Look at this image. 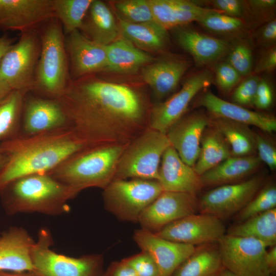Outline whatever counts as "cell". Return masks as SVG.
Segmentation results:
<instances>
[{
	"label": "cell",
	"mask_w": 276,
	"mask_h": 276,
	"mask_svg": "<svg viewBox=\"0 0 276 276\" xmlns=\"http://www.w3.org/2000/svg\"><path fill=\"white\" fill-rule=\"evenodd\" d=\"M57 99L87 148L127 145L149 128L152 107L128 85L87 76L70 80Z\"/></svg>",
	"instance_id": "cell-1"
},
{
	"label": "cell",
	"mask_w": 276,
	"mask_h": 276,
	"mask_svg": "<svg viewBox=\"0 0 276 276\" xmlns=\"http://www.w3.org/2000/svg\"><path fill=\"white\" fill-rule=\"evenodd\" d=\"M86 148L71 127L33 135L19 134L1 142L0 150L7 160L0 172V192L20 177L50 172Z\"/></svg>",
	"instance_id": "cell-2"
},
{
	"label": "cell",
	"mask_w": 276,
	"mask_h": 276,
	"mask_svg": "<svg viewBox=\"0 0 276 276\" xmlns=\"http://www.w3.org/2000/svg\"><path fill=\"white\" fill-rule=\"evenodd\" d=\"M0 195L3 208L9 215L22 213L61 215L68 211L67 201L77 196L48 173L18 178L8 185Z\"/></svg>",
	"instance_id": "cell-3"
},
{
	"label": "cell",
	"mask_w": 276,
	"mask_h": 276,
	"mask_svg": "<svg viewBox=\"0 0 276 276\" xmlns=\"http://www.w3.org/2000/svg\"><path fill=\"white\" fill-rule=\"evenodd\" d=\"M127 145L84 148L48 174L68 187L77 195L87 188L104 189L113 180L119 160Z\"/></svg>",
	"instance_id": "cell-4"
},
{
	"label": "cell",
	"mask_w": 276,
	"mask_h": 276,
	"mask_svg": "<svg viewBox=\"0 0 276 276\" xmlns=\"http://www.w3.org/2000/svg\"><path fill=\"white\" fill-rule=\"evenodd\" d=\"M50 21L40 37L34 89L47 98L58 99L70 81L67 54L61 24L55 17Z\"/></svg>",
	"instance_id": "cell-5"
},
{
	"label": "cell",
	"mask_w": 276,
	"mask_h": 276,
	"mask_svg": "<svg viewBox=\"0 0 276 276\" xmlns=\"http://www.w3.org/2000/svg\"><path fill=\"white\" fill-rule=\"evenodd\" d=\"M53 240L47 228L40 230L31 250L33 272L39 276H102L104 270L101 254L79 258L56 252L50 248Z\"/></svg>",
	"instance_id": "cell-6"
},
{
	"label": "cell",
	"mask_w": 276,
	"mask_h": 276,
	"mask_svg": "<svg viewBox=\"0 0 276 276\" xmlns=\"http://www.w3.org/2000/svg\"><path fill=\"white\" fill-rule=\"evenodd\" d=\"M170 146L166 134L148 128L126 147L119 160L113 180L158 181L162 157Z\"/></svg>",
	"instance_id": "cell-7"
},
{
	"label": "cell",
	"mask_w": 276,
	"mask_h": 276,
	"mask_svg": "<svg viewBox=\"0 0 276 276\" xmlns=\"http://www.w3.org/2000/svg\"><path fill=\"white\" fill-rule=\"evenodd\" d=\"M103 190L105 209L121 221L133 222L164 191L157 180L138 178L115 179Z\"/></svg>",
	"instance_id": "cell-8"
},
{
	"label": "cell",
	"mask_w": 276,
	"mask_h": 276,
	"mask_svg": "<svg viewBox=\"0 0 276 276\" xmlns=\"http://www.w3.org/2000/svg\"><path fill=\"white\" fill-rule=\"evenodd\" d=\"M40 51V40L33 30L23 32L0 62V80L12 90L34 89Z\"/></svg>",
	"instance_id": "cell-9"
},
{
	"label": "cell",
	"mask_w": 276,
	"mask_h": 276,
	"mask_svg": "<svg viewBox=\"0 0 276 276\" xmlns=\"http://www.w3.org/2000/svg\"><path fill=\"white\" fill-rule=\"evenodd\" d=\"M217 243L223 268L238 276H272L265 262L267 246L261 241L225 234Z\"/></svg>",
	"instance_id": "cell-10"
},
{
	"label": "cell",
	"mask_w": 276,
	"mask_h": 276,
	"mask_svg": "<svg viewBox=\"0 0 276 276\" xmlns=\"http://www.w3.org/2000/svg\"><path fill=\"white\" fill-rule=\"evenodd\" d=\"M213 82V73L208 69L191 75L178 91L166 101L152 106L149 128L166 134L171 127L185 115L193 98Z\"/></svg>",
	"instance_id": "cell-11"
},
{
	"label": "cell",
	"mask_w": 276,
	"mask_h": 276,
	"mask_svg": "<svg viewBox=\"0 0 276 276\" xmlns=\"http://www.w3.org/2000/svg\"><path fill=\"white\" fill-rule=\"evenodd\" d=\"M263 180L262 176H256L243 181L217 186L198 200L199 210L221 219L238 213L259 191Z\"/></svg>",
	"instance_id": "cell-12"
},
{
	"label": "cell",
	"mask_w": 276,
	"mask_h": 276,
	"mask_svg": "<svg viewBox=\"0 0 276 276\" xmlns=\"http://www.w3.org/2000/svg\"><path fill=\"white\" fill-rule=\"evenodd\" d=\"M225 231L221 219L209 214L196 213L175 221L154 233L167 240L195 246L217 243Z\"/></svg>",
	"instance_id": "cell-13"
},
{
	"label": "cell",
	"mask_w": 276,
	"mask_h": 276,
	"mask_svg": "<svg viewBox=\"0 0 276 276\" xmlns=\"http://www.w3.org/2000/svg\"><path fill=\"white\" fill-rule=\"evenodd\" d=\"M199 210L196 195L163 191L141 214L142 228L156 233L167 225Z\"/></svg>",
	"instance_id": "cell-14"
},
{
	"label": "cell",
	"mask_w": 276,
	"mask_h": 276,
	"mask_svg": "<svg viewBox=\"0 0 276 276\" xmlns=\"http://www.w3.org/2000/svg\"><path fill=\"white\" fill-rule=\"evenodd\" d=\"M21 126V135H33L70 127L71 125L58 99L32 97L25 99Z\"/></svg>",
	"instance_id": "cell-15"
},
{
	"label": "cell",
	"mask_w": 276,
	"mask_h": 276,
	"mask_svg": "<svg viewBox=\"0 0 276 276\" xmlns=\"http://www.w3.org/2000/svg\"><path fill=\"white\" fill-rule=\"evenodd\" d=\"M133 237L141 250L154 259L160 276H172L196 249L194 245L167 240L142 228L135 231Z\"/></svg>",
	"instance_id": "cell-16"
},
{
	"label": "cell",
	"mask_w": 276,
	"mask_h": 276,
	"mask_svg": "<svg viewBox=\"0 0 276 276\" xmlns=\"http://www.w3.org/2000/svg\"><path fill=\"white\" fill-rule=\"evenodd\" d=\"M64 42L70 58L72 80L106 71V46L88 38L79 30L67 34Z\"/></svg>",
	"instance_id": "cell-17"
},
{
	"label": "cell",
	"mask_w": 276,
	"mask_h": 276,
	"mask_svg": "<svg viewBox=\"0 0 276 276\" xmlns=\"http://www.w3.org/2000/svg\"><path fill=\"white\" fill-rule=\"evenodd\" d=\"M54 17L53 0H0V28L22 33Z\"/></svg>",
	"instance_id": "cell-18"
},
{
	"label": "cell",
	"mask_w": 276,
	"mask_h": 276,
	"mask_svg": "<svg viewBox=\"0 0 276 276\" xmlns=\"http://www.w3.org/2000/svg\"><path fill=\"white\" fill-rule=\"evenodd\" d=\"M210 123L211 118L205 114L194 111L184 115L166 133L171 146L191 167L198 159L203 133Z\"/></svg>",
	"instance_id": "cell-19"
},
{
	"label": "cell",
	"mask_w": 276,
	"mask_h": 276,
	"mask_svg": "<svg viewBox=\"0 0 276 276\" xmlns=\"http://www.w3.org/2000/svg\"><path fill=\"white\" fill-rule=\"evenodd\" d=\"M184 26L174 28L175 38L180 47L192 57L196 65L206 66L226 56L231 42Z\"/></svg>",
	"instance_id": "cell-20"
},
{
	"label": "cell",
	"mask_w": 276,
	"mask_h": 276,
	"mask_svg": "<svg viewBox=\"0 0 276 276\" xmlns=\"http://www.w3.org/2000/svg\"><path fill=\"white\" fill-rule=\"evenodd\" d=\"M158 181L164 191L196 195L203 187L200 176L180 158L171 146L162 157Z\"/></svg>",
	"instance_id": "cell-21"
},
{
	"label": "cell",
	"mask_w": 276,
	"mask_h": 276,
	"mask_svg": "<svg viewBox=\"0 0 276 276\" xmlns=\"http://www.w3.org/2000/svg\"><path fill=\"white\" fill-rule=\"evenodd\" d=\"M35 241L26 229L12 226L0 236V271L33 272L31 250Z\"/></svg>",
	"instance_id": "cell-22"
},
{
	"label": "cell",
	"mask_w": 276,
	"mask_h": 276,
	"mask_svg": "<svg viewBox=\"0 0 276 276\" xmlns=\"http://www.w3.org/2000/svg\"><path fill=\"white\" fill-rule=\"evenodd\" d=\"M197 104L205 108L214 118H222L255 126L268 133L276 130V119L273 116L225 101L210 91L201 96Z\"/></svg>",
	"instance_id": "cell-23"
},
{
	"label": "cell",
	"mask_w": 276,
	"mask_h": 276,
	"mask_svg": "<svg viewBox=\"0 0 276 276\" xmlns=\"http://www.w3.org/2000/svg\"><path fill=\"white\" fill-rule=\"evenodd\" d=\"M190 66V62L185 59L166 57L143 67L142 77L155 98L162 100L175 90Z\"/></svg>",
	"instance_id": "cell-24"
},
{
	"label": "cell",
	"mask_w": 276,
	"mask_h": 276,
	"mask_svg": "<svg viewBox=\"0 0 276 276\" xmlns=\"http://www.w3.org/2000/svg\"><path fill=\"white\" fill-rule=\"evenodd\" d=\"M155 21L167 29L197 21L213 9L189 0H149Z\"/></svg>",
	"instance_id": "cell-25"
},
{
	"label": "cell",
	"mask_w": 276,
	"mask_h": 276,
	"mask_svg": "<svg viewBox=\"0 0 276 276\" xmlns=\"http://www.w3.org/2000/svg\"><path fill=\"white\" fill-rule=\"evenodd\" d=\"M80 30L88 38L106 46L118 39V22L108 6L103 2L93 0Z\"/></svg>",
	"instance_id": "cell-26"
},
{
	"label": "cell",
	"mask_w": 276,
	"mask_h": 276,
	"mask_svg": "<svg viewBox=\"0 0 276 276\" xmlns=\"http://www.w3.org/2000/svg\"><path fill=\"white\" fill-rule=\"evenodd\" d=\"M258 155L231 156L200 175L204 186H219L238 182L261 165Z\"/></svg>",
	"instance_id": "cell-27"
},
{
	"label": "cell",
	"mask_w": 276,
	"mask_h": 276,
	"mask_svg": "<svg viewBox=\"0 0 276 276\" xmlns=\"http://www.w3.org/2000/svg\"><path fill=\"white\" fill-rule=\"evenodd\" d=\"M106 48L107 60L106 71L107 72L132 74L154 61L151 55L122 36Z\"/></svg>",
	"instance_id": "cell-28"
},
{
	"label": "cell",
	"mask_w": 276,
	"mask_h": 276,
	"mask_svg": "<svg viewBox=\"0 0 276 276\" xmlns=\"http://www.w3.org/2000/svg\"><path fill=\"white\" fill-rule=\"evenodd\" d=\"M118 19L120 35L139 49L159 52L168 47V31L156 21L135 24Z\"/></svg>",
	"instance_id": "cell-29"
},
{
	"label": "cell",
	"mask_w": 276,
	"mask_h": 276,
	"mask_svg": "<svg viewBox=\"0 0 276 276\" xmlns=\"http://www.w3.org/2000/svg\"><path fill=\"white\" fill-rule=\"evenodd\" d=\"M231 156L229 144L211 122L201 137L199 156L193 167L195 171L200 176Z\"/></svg>",
	"instance_id": "cell-30"
},
{
	"label": "cell",
	"mask_w": 276,
	"mask_h": 276,
	"mask_svg": "<svg viewBox=\"0 0 276 276\" xmlns=\"http://www.w3.org/2000/svg\"><path fill=\"white\" fill-rule=\"evenodd\" d=\"M227 234L251 238L263 242L267 247L276 244V208L250 217L230 227Z\"/></svg>",
	"instance_id": "cell-31"
},
{
	"label": "cell",
	"mask_w": 276,
	"mask_h": 276,
	"mask_svg": "<svg viewBox=\"0 0 276 276\" xmlns=\"http://www.w3.org/2000/svg\"><path fill=\"white\" fill-rule=\"evenodd\" d=\"M211 122L227 142L232 156L255 155L257 150L255 132L248 125L222 118L213 117Z\"/></svg>",
	"instance_id": "cell-32"
},
{
	"label": "cell",
	"mask_w": 276,
	"mask_h": 276,
	"mask_svg": "<svg viewBox=\"0 0 276 276\" xmlns=\"http://www.w3.org/2000/svg\"><path fill=\"white\" fill-rule=\"evenodd\" d=\"M223 268L218 246H204L196 248L172 276H212Z\"/></svg>",
	"instance_id": "cell-33"
},
{
	"label": "cell",
	"mask_w": 276,
	"mask_h": 276,
	"mask_svg": "<svg viewBox=\"0 0 276 276\" xmlns=\"http://www.w3.org/2000/svg\"><path fill=\"white\" fill-rule=\"evenodd\" d=\"M26 93L12 90L0 100V141L19 135Z\"/></svg>",
	"instance_id": "cell-34"
},
{
	"label": "cell",
	"mask_w": 276,
	"mask_h": 276,
	"mask_svg": "<svg viewBox=\"0 0 276 276\" xmlns=\"http://www.w3.org/2000/svg\"><path fill=\"white\" fill-rule=\"evenodd\" d=\"M209 32L224 39L245 38L250 25L244 20L229 16L214 10L203 15L197 21Z\"/></svg>",
	"instance_id": "cell-35"
},
{
	"label": "cell",
	"mask_w": 276,
	"mask_h": 276,
	"mask_svg": "<svg viewBox=\"0 0 276 276\" xmlns=\"http://www.w3.org/2000/svg\"><path fill=\"white\" fill-rule=\"evenodd\" d=\"M93 0H53L54 17L67 35L80 30Z\"/></svg>",
	"instance_id": "cell-36"
},
{
	"label": "cell",
	"mask_w": 276,
	"mask_h": 276,
	"mask_svg": "<svg viewBox=\"0 0 276 276\" xmlns=\"http://www.w3.org/2000/svg\"><path fill=\"white\" fill-rule=\"evenodd\" d=\"M119 18L131 23L154 21L149 0H122L114 2Z\"/></svg>",
	"instance_id": "cell-37"
},
{
	"label": "cell",
	"mask_w": 276,
	"mask_h": 276,
	"mask_svg": "<svg viewBox=\"0 0 276 276\" xmlns=\"http://www.w3.org/2000/svg\"><path fill=\"white\" fill-rule=\"evenodd\" d=\"M226 56V61L242 78L251 74L253 68L252 50L245 38L233 40Z\"/></svg>",
	"instance_id": "cell-38"
},
{
	"label": "cell",
	"mask_w": 276,
	"mask_h": 276,
	"mask_svg": "<svg viewBox=\"0 0 276 276\" xmlns=\"http://www.w3.org/2000/svg\"><path fill=\"white\" fill-rule=\"evenodd\" d=\"M276 187L269 184L260 189L253 198L239 212L237 219L243 221L259 214L275 208Z\"/></svg>",
	"instance_id": "cell-39"
},
{
	"label": "cell",
	"mask_w": 276,
	"mask_h": 276,
	"mask_svg": "<svg viewBox=\"0 0 276 276\" xmlns=\"http://www.w3.org/2000/svg\"><path fill=\"white\" fill-rule=\"evenodd\" d=\"M213 75L214 82L224 94H228L233 91L242 79L226 61L217 62Z\"/></svg>",
	"instance_id": "cell-40"
},
{
	"label": "cell",
	"mask_w": 276,
	"mask_h": 276,
	"mask_svg": "<svg viewBox=\"0 0 276 276\" xmlns=\"http://www.w3.org/2000/svg\"><path fill=\"white\" fill-rule=\"evenodd\" d=\"M260 80V77L251 74L242 79L232 93L231 102L244 107L254 106Z\"/></svg>",
	"instance_id": "cell-41"
},
{
	"label": "cell",
	"mask_w": 276,
	"mask_h": 276,
	"mask_svg": "<svg viewBox=\"0 0 276 276\" xmlns=\"http://www.w3.org/2000/svg\"><path fill=\"white\" fill-rule=\"evenodd\" d=\"M213 9L225 15L244 20L250 26V19L246 1L211 0L204 1Z\"/></svg>",
	"instance_id": "cell-42"
},
{
	"label": "cell",
	"mask_w": 276,
	"mask_h": 276,
	"mask_svg": "<svg viewBox=\"0 0 276 276\" xmlns=\"http://www.w3.org/2000/svg\"><path fill=\"white\" fill-rule=\"evenodd\" d=\"M251 25H261L274 19L275 0L246 1Z\"/></svg>",
	"instance_id": "cell-43"
},
{
	"label": "cell",
	"mask_w": 276,
	"mask_h": 276,
	"mask_svg": "<svg viewBox=\"0 0 276 276\" xmlns=\"http://www.w3.org/2000/svg\"><path fill=\"white\" fill-rule=\"evenodd\" d=\"M122 260L130 266L138 276H160L156 263L146 251L142 250Z\"/></svg>",
	"instance_id": "cell-44"
},
{
	"label": "cell",
	"mask_w": 276,
	"mask_h": 276,
	"mask_svg": "<svg viewBox=\"0 0 276 276\" xmlns=\"http://www.w3.org/2000/svg\"><path fill=\"white\" fill-rule=\"evenodd\" d=\"M256 150L261 162L271 170L276 168V148L274 142L266 135L255 133Z\"/></svg>",
	"instance_id": "cell-45"
},
{
	"label": "cell",
	"mask_w": 276,
	"mask_h": 276,
	"mask_svg": "<svg viewBox=\"0 0 276 276\" xmlns=\"http://www.w3.org/2000/svg\"><path fill=\"white\" fill-rule=\"evenodd\" d=\"M254 37L256 44L264 49L275 45V19L261 25L255 32Z\"/></svg>",
	"instance_id": "cell-46"
},
{
	"label": "cell",
	"mask_w": 276,
	"mask_h": 276,
	"mask_svg": "<svg viewBox=\"0 0 276 276\" xmlns=\"http://www.w3.org/2000/svg\"><path fill=\"white\" fill-rule=\"evenodd\" d=\"M273 91L269 81L266 78H260L257 89L254 106L261 110H266L272 105Z\"/></svg>",
	"instance_id": "cell-47"
},
{
	"label": "cell",
	"mask_w": 276,
	"mask_h": 276,
	"mask_svg": "<svg viewBox=\"0 0 276 276\" xmlns=\"http://www.w3.org/2000/svg\"><path fill=\"white\" fill-rule=\"evenodd\" d=\"M276 67V48L275 45L264 49L261 53L255 66V74L264 72H271Z\"/></svg>",
	"instance_id": "cell-48"
},
{
	"label": "cell",
	"mask_w": 276,
	"mask_h": 276,
	"mask_svg": "<svg viewBox=\"0 0 276 276\" xmlns=\"http://www.w3.org/2000/svg\"><path fill=\"white\" fill-rule=\"evenodd\" d=\"M102 276H138L134 270L122 260L112 262Z\"/></svg>",
	"instance_id": "cell-49"
},
{
	"label": "cell",
	"mask_w": 276,
	"mask_h": 276,
	"mask_svg": "<svg viewBox=\"0 0 276 276\" xmlns=\"http://www.w3.org/2000/svg\"><path fill=\"white\" fill-rule=\"evenodd\" d=\"M266 266L272 276L276 271V246L272 247L269 251H267L265 255Z\"/></svg>",
	"instance_id": "cell-50"
},
{
	"label": "cell",
	"mask_w": 276,
	"mask_h": 276,
	"mask_svg": "<svg viewBox=\"0 0 276 276\" xmlns=\"http://www.w3.org/2000/svg\"><path fill=\"white\" fill-rule=\"evenodd\" d=\"M13 44L11 39L3 36L0 37V62L7 51Z\"/></svg>",
	"instance_id": "cell-51"
},
{
	"label": "cell",
	"mask_w": 276,
	"mask_h": 276,
	"mask_svg": "<svg viewBox=\"0 0 276 276\" xmlns=\"http://www.w3.org/2000/svg\"><path fill=\"white\" fill-rule=\"evenodd\" d=\"M0 276H39L33 272H16L0 271Z\"/></svg>",
	"instance_id": "cell-52"
},
{
	"label": "cell",
	"mask_w": 276,
	"mask_h": 276,
	"mask_svg": "<svg viewBox=\"0 0 276 276\" xmlns=\"http://www.w3.org/2000/svg\"><path fill=\"white\" fill-rule=\"evenodd\" d=\"M12 90L4 82L0 80V100L7 96Z\"/></svg>",
	"instance_id": "cell-53"
},
{
	"label": "cell",
	"mask_w": 276,
	"mask_h": 276,
	"mask_svg": "<svg viewBox=\"0 0 276 276\" xmlns=\"http://www.w3.org/2000/svg\"><path fill=\"white\" fill-rule=\"evenodd\" d=\"M216 276H238L229 270L223 268L216 275Z\"/></svg>",
	"instance_id": "cell-54"
},
{
	"label": "cell",
	"mask_w": 276,
	"mask_h": 276,
	"mask_svg": "<svg viewBox=\"0 0 276 276\" xmlns=\"http://www.w3.org/2000/svg\"><path fill=\"white\" fill-rule=\"evenodd\" d=\"M6 160L7 158L6 155L0 150V172L5 164Z\"/></svg>",
	"instance_id": "cell-55"
},
{
	"label": "cell",
	"mask_w": 276,
	"mask_h": 276,
	"mask_svg": "<svg viewBox=\"0 0 276 276\" xmlns=\"http://www.w3.org/2000/svg\"><path fill=\"white\" fill-rule=\"evenodd\" d=\"M217 274H215V275H212V276H216Z\"/></svg>",
	"instance_id": "cell-56"
}]
</instances>
